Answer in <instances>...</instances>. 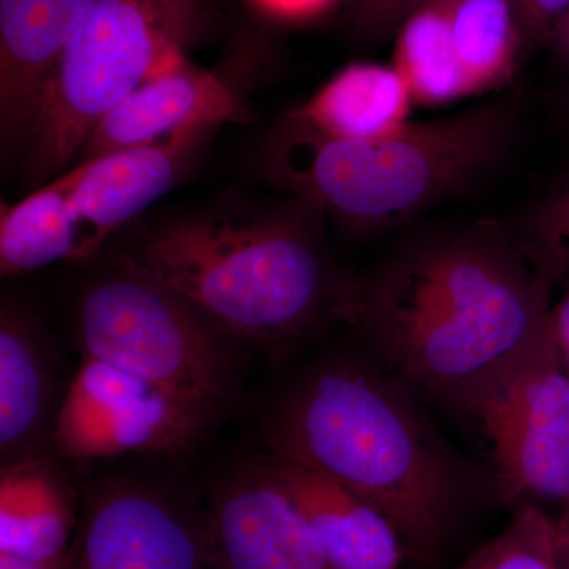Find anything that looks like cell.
<instances>
[{
	"instance_id": "f1b7e54d",
	"label": "cell",
	"mask_w": 569,
	"mask_h": 569,
	"mask_svg": "<svg viewBox=\"0 0 569 569\" xmlns=\"http://www.w3.org/2000/svg\"><path fill=\"white\" fill-rule=\"evenodd\" d=\"M66 560H29L10 553H0V569H62Z\"/></svg>"
},
{
	"instance_id": "44dd1931",
	"label": "cell",
	"mask_w": 569,
	"mask_h": 569,
	"mask_svg": "<svg viewBox=\"0 0 569 569\" xmlns=\"http://www.w3.org/2000/svg\"><path fill=\"white\" fill-rule=\"evenodd\" d=\"M460 569H561L556 550V519L527 505L507 526L478 546Z\"/></svg>"
},
{
	"instance_id": "d4e9b609",
	"label": "cell",
	"mask_w": 569,
	"mask_h": 569,
	"mask_svg": "<svg viewBox=\"0 0 569 569\" xmlns=\"http://www.w3.org/2000/svg\"><path fill=\"white\" fill-rule=\"evenodd\" d=\"M271 20L299 22L313 20L337 6L339 0H247Z\"/></svg>"
},
{
	"instance_id": "30bf717a",
	"label": "cell",
	"mask_w": 569,
	"mask_h": 569,
	"mask_svg": "<svg viewBox=\"0 0 569 569\" xmlns=\"http://www.w3.org/2000/svg\"><path fill=\"white\" fill-rule=\"evenodd\" d=\"M212 569H335L260 455L206 490Z\"/></svg>"
},
{
	"instance_id": "9a60e30c",
	"label": "cell",
	"mask_w": 569,
	"mask_h": 569,
	"mask_svg": "<svg viewBox=\"0 0 569 569\" xmlns=\"http://www.w3.org/2000/svg\"><path fill=\"white\" fill-rule=\"evenodd\" d=\"M260 458L293 501L335 569H399L402 539L366 498L305 463L261 451Z\"/></svg>"
},
{
	"instance_id": "5b68a950",
	"label": "cell",
	"mask_w": 569,
	"mask_h": 569,
	"mask_svg": "<svg viewBox=\"0 0 569 569\" xmlns=\"http://www.w3.org/2000/svg\"><path fill=\"white\" fill-rule=\"evenodd\" d=\"M220 20L219 0H96L44 93L20 162L26 189L73 168L100 119Z\"/></svg>"
},
{
	"instance_id": "ac0fdd59",
	"label": "cell",
	"mask_w": 569,
	"mask_h": 569,
	"mask_svg": "<svg viewBox=\"0 0 569 569\" xmlns=\"http://www.w3.org/2000/svg\"><path fill=\"white\" fill-rule=\"evenodd\" d=\"M395 67L351 63L283 118L336 138H373L406 126L413 102Z\"/></svg>"
},
{
	"instance_id": "3957f363",
	"label": "cell",
	"mask_w": 569,
	"mask_h": 569,
	"mask_svg": "<svg viewBox=\"0 0 569 569\" xmlns=\"http://www.w3.org/2000/svg\"><path fill=\"white\" fill-rule=\"evenodd\" d=\"M318 206L231 198L163 217L116 263L173 288L220 328L269 350L342 320L351 277L336 264Z\"/></svg>"
},
{
	"instance_id": "d6986e66",
	"label": "cell",
	"mask_w": 569,
	"mask_h": 569,
	"mask_svg": "<svg viewBox=\"0 0 569 569\" xmlns=\"http://www.w3.org/2000/svg\"><path fill=\"white\" fill-rule=\"evenodd\" d=\"M443 7L456 51L473 91L500 86L515 73L523 47L515 0H433Z\"/></svg>"
},
{
	"instance_id": "6da1fadb",
	"label": "cell",
	"mask_w": 569,
	"mask_h": 569,
	"mask_svg": "<svg viewBox=\"0 0 569 569\" xmlns=\"http://www.w3.org/2000/svg\"><path fill=\"white\" fill-rule=\"evenodd\" d=\"M552 283L522 233L477 224L407 242L351 279L342 321L415 395L462 415L548 328Z\"/></svg>"
},
{
	"instance_id": "4316f807",
	"label": "cell",
	"mask_w": 569,
	"mask_h": 569,
	"mask_svg": "<svg viewBox=\"0 0 569 569\" xmlns=\"http://www.w3.org/2000/svg\"><path fill=\"white\" fill-rule=\"evenodd\" d=\"M556 519V550L561 569H569V503Z\"/></svg>"
},
{
	"instance_id": "277c9868",
	"label": "cell",
	"mask_w": 569,
	"mask_h": 569,
	"mask_svg": "<svg viewBox=\"0 0 569 569\" xmlns=\"http://www.w3.org/2000/svg\"><path fill=\"white\" fill-rule=\"evenodd\" d=\"M511 103L410 123L373 138H336L283 118L258 149V171L290 197L353 230L410 219L473 182L508 151Z\"/></svg>"
},
{
	"instance_id": "9c48e42d",
	"label": "cell",
	"mask_w": 569,
	"mask_h": 569,
	"mask_svg": "<svg viewBox=\"0 0 569 569\" xmlns=\"http://www.w3.org/2000/svg\"><path fill=\"white\" fill-rule=\"evenodd\" d=\"M217 419L140 377L81 356L63 397L52 456L70 466L179 460L203 443Z\"/></svg>"
},
{
	"instance_id": "ba28073f",
	"label": "cell",
	"mask_w": 569,
	"mask_h": 569,
	"mask_svg": "<svg viewBox=\"0 0 569 569\" xmlns=\"http://www.w3.org/2000/svg\"><path fill=\"white\" fill-rule=\"evenodd\" d=\"M460 417L490 452L497 500L512 509L569 503V376L552 320L481 388Z\"/></svg>"
},
{
	"instance_id": "cb8c5ba5",
	"label": "cell",
	"mask_w": 569,
	"mask_h": 569,
	"mask_svg": "<svg viewBox=\"0 0 569 569\" xmlns=\"http://www.w3.org/2000/svg\"><path fill=\"white\" fill-rule=\"evenodd\" d=\"M422 0H361L356 10V24L361 32L380 36L402 24Z\"/></svg>"
},
{
	"instance_id": "2e32d148",
	"label": "cell",
	"mask_w": 569,
	"mask_h": 569,
	"mask_svg": "<svg viewBox=\"0 0 569 569\" xmlns=\"http://www.w3.org/2000/svg\"><path fill=\"white\" fill-rule=\"evenodd\" d=\"M70 463L44 456L0 471V553L63 560L80 519V479Z\"/></svg>"
},
{
	"instance_id": "7a4b0ae2",
	"label": "cell",
	"mask_w": 569,
	"mask_h": 569,
	"mask_svg": "<svg viewBox=\"0 0 569 569\" xmlns=\"http://www.w3.org/2000/svg\"><path fill=\"white\" fill-rule=\"evenodd\" d=\"M260 433L264 452L316 468L380 509L418 563H438L470 512L497 500L489 468L460 455L425 400L366 351L302 367Z\"/></svg>"
},
{
	"instance_id": "4dcf8cb0",
	"label": "cell",
	"mask_w": 569,
	"mask_h": 569,
	"mask_svg": "<svg viewBox=\"0 0 569 569\" xmlns=\"http://www.w3.org/2000/svg\"><path fill=\"white\" fill-rule=\"evenodd\" d=\"M515 2H516V0H515Z\"/></svg>"
},
{
	"instance_id": "8fae6325",
	"label": "cell",
	"mask_w": 569,
	"mask_h": 569,
	"mask_svg": "<svg viewBox=\"0 0 569 569\" xmlns=\"http://www.w3.org/2000/svg\"><path fill=\"white\" fill-rule=\"evenodd\" d=\"M96 0H0V149L22 159L44 93Z\"/></svg>"
},
{
	"instance_id": "83f0119b",
	"label": "cell",
	"mask_w": 569,
	"mask_h": 569,
	"mask_svg": "<svg viewBox=\"0 0 569 569\" xmlns=\"http://www.w3.org/2000/svg\"><path fill=\"white\" fill-rule=\"evenodd\" d=\"M548 43L552 47L560 62L569 69V14L561 18L557 28L550 33Z\"/></svg>"
},
{
	"instance_id": "7402d4cb",
	"label": "cell",
	"mask_w": 569,
	"mask_h": 569,
	"mask_svg": "<svg viewBox=\"0 0 569 569\" xmlns=\"http://www.w3.org/2000/svg\"><path fill=\"white\" fill-rule=\"evenodd\" d=\"M520 233L553 280L569 277V179L538 204Z\"/></svg>"
},
{
	"instance_id": "5bb4252c",
	"label": "cell",
	"mask_w": 569,
	"mask_h": 569,
	"mask_svg": "<svg viewBox=\"0 0 569 569\" xmlns=\"http://www.w3.org/2000/svg\"><path fill=\"white\" fill-rule=\"evenodd\" d=\"M219 129L193 127L78 163L74 204L99 246L189 176Z\"/></svg>"
},
{
	"instance_id": "484cf974",
	"label": "cell",
	"mask_w": 569,
	"mask_h": 569,
	"mask_svg": "<svg viewBox=\"0 0 569 569\" xmlns=\"http://www.w3.org/2000/svg\"><path fill=\"white\" fill-rule=\"evenodd\" d=\"M552 328L561 361L569 376V287L559 301L553 302Z\"/></svg>"
},
{
	"instance_id": "f546056e",
	"label": "cell",
	"mask_w": 569,
	"mask_h": 569,
	"mask_svg": "<svg viewBox=\"0 0 569 569\" xmlns=\"http://www.w3.org/2000/svg\"><path fill=\"white\" fill-rule=\"evenodd\" d=\"M567 14H569V0H568V9H567V13H565V17H567Z\"/></svg>"
},
{
	"instance_id": "52a82bcc",
	"label": "cell",
	"mask_w": 569,
	"mask_h": 569,
	"mask_svg": "<svg viewBox=\"0 0 569 569\" xmlns=\"http://www.w3.org/2000/svg\"><path fill=\"white\" fill-rule=\"evenodd\" d=\"M93 462L80 478L77 531L62 569H212L206 493L171 459Z\"/></svg>"
},
{
	"instance_id": "603a6c76",
	"label": "cell",
	"mask_w": 569,
	"mask_h": 569,
	"mask_svg": "<svg viewBox=\"0 0 569 569\" xmlns=\"http://www.w3.org/2000/svg\"><path fill=\"white\" fill-rule=\"evenodd\" d=\"M523 44L548 41L565 17L568 0H516Z\"/></svg>"
},
{
	"instance_id": "8992f818",
	"label": "cell",
	"mask_w": 569,
	"mask_h": 569,
	"mask_svg": "<svg viewBox=\"0 0 569 569\" xmlns=\"http://www.w3.org/2000/svg\"><path fill=\"white\" fill-rule=\"evenodd\" d=\"M74 342L99 359L222 418L241 387L238 337L186 296L112 263L86 283L74 306Z\"/></svg>"
},
{
	"instance_id": "e0dca14e",
	"label": "cell",
	"mask_w": 569,
	"mask_h": 569,
	"mask_svg": "<svg viewBox=\"0 0 569 569\" xmlns=\"http://www.w3.org/2000/svg\"><path fill=\"white\" fill-rule=\"evenodd\" d=\"M77 164L14 204L2 203L0 274L14 279L58 261L88 260L102 247L73 200Z\"/></svg>"
},
{
	"instance_id": "ffe728a7",
	"label": "cell",
	"mask_w": 569,
	"mask_h": 569,
	"mask_svg": "<svg viewBox=\"0 0 569 569\" xmlns=\"http://www.w3.org/2000/svg\"><path fill=\"white\" fill-rule=\"evenodd\" d=\"M395 69L418 102L447 103L475 93L456 51L447 13L433 0H422L402 22Z\"/></svg>"
},
{
	"instance_id": "7c38bea8",
	"label": "cell",
	"mask_w": 569,
	"mask_h": 569,
	"mask_svg": "<svg viewBox=\"0 0 569 569\" xmlns=\"http://www.w3.org/2000/svg\"><path fill=\"white\" fill-rule=\"evenodd\" d=\"M69 381H62L54 343L29 307L0 306V462L52 456L56 426Z\"/></svg>"
},
{
	"instance_id": "4fadbf2b",
	"label": "cell",
	"mask_w": 569,
	"mask_h": 569,
	"mask_svg": "<svg viewBox=\"0 0 569 569\" xmlns=\"http://www.w3.org/2000/svg\"><path fill=\"white\" fill-rule=\"evenodd\" d=\"M249 121V107L238 89L183 56L100 119L77 164L193 127Z\"/></svg>"
}]
</instances>
